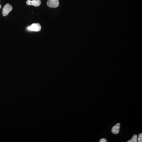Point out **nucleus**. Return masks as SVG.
<instances>
[{
	"instance_id": "nucleus-1",
	"label": "nucleus",
	"mask_w": 142,
	"mask_h": 142,
	"mask_svg": "<svg viewBox=\"0 0 142 142\" xmlns=\"http://www.w3.org/2000/svg\"><path fill=\"white\" fill-rule=\"evenodd\" d=\"M27 30L29 31L39 32L41 30V26L38 23H33L27 27Z\"/></svg>"
},
{
	"instance_id": "nucleus-2",
	"label": "nucleus",
	"mask_w": 142,
	"mask_h": 142,
	"mask_svg": "<svg viewBox=\"0 0 142 142\" xmlns=\"http://www.w3.org/2000/svg\"><path fill=\"white\" fill-rule=\"evenodd\" d=\"M59 4L58 0H48L47 2V6L50 8L58 7Z\"/></svg>"
},
{
	"instance_id": "nucleus-3",
	"label": "nucleus",
	"mask_w": 142,
	"mask_h": 142,
	"mask_svg": "<svg viewBox=\"0 0 142 142\" xmlns=\"http://www.w3.org/2000/svg\"><path fill=\"white\" fill-rule=\"evenodd\" d=\"M12 10V7L10 4H7L4 6L3 10V15L4 16H6Z\"/></svg>"
},
{
	"instance_id": "nucleus-4",
	"label": "nucleus",
	"mask_w": 142,
	"mask_h": 142,
	"mask_svg": "<svg viewBox=\"0 0 142 142\" xmlns=\"http://www.w3.org/2000/svg\"><path fill=\"white\" fill-rule=\"evenodd\" d=\"M27 4L29 6H33L35 7H38L41 4V0H27Z\"/></svg>"
},
{
	"instance_id": "nucleus-5",
	"label": "nucleus",
	"mask_w": 142,
	"mask_h": 142,
	"mask_svg": "<svg viewBox=\"0 0 142 142\" xmlns=\"http://www.w3.org/2000/svg\"><path fill=\"white\" fill-rule=\"evenodd\" d=\"M121 127L120 123H117L112 128L111 132L114 134H117L119 133L120 128Z\"/></svg>"
},
{
	"instance_id": "nucleus-6",
	"label": "nucleus",
	"mask_w": 142,
	"mask_h": 142,
	"mask_svg": "<svg viewBox=\"0 0 142 142\" xmlns=\"http://www.w3.org/2000/svg\"><path fill=\"white\" fill-rule=\"evenodd\" d=\"M137 142V135H134L131 139L128 141V142Z\"/></svg>"
},
{
	"instance_id": "nucleus-7",
	"label": "nucleus",
	"mask_w": 142,
	"mask_h": 142,
	"mask_svg": "<svg viewBox=\"0 0 142 142\" xmlns=\"http://www.w3.org/2000/svg\"><path fill=\"white\" fill-rule=\"evenodd\" d=\"M137 141L138 142H142V134H140L138 135V137H137Z\"/></svg>"
},
{
	"instance_id": "nucleus-8",
	"label": "nucleus",
	"mask_w": 142,
	"mask_h": 142,
	"mask_svg": "<svg viewBox=\"0 0 142 142\" xmlns=\"http://www.w3.org/2000/svg\"><path fill=\"white\" fill-rule=\"evenodd\" d=\"M107 141V140L105 138H101L100 141V142H106Z\"/></svg>"
},
{
	"instance_id": "nucleus-9",
	"label": "nucleus",
	"mask_w": 142,
	"mask_h": 142,
	"mask_svg": "<svg viewBox=\"0 0 142 142\" xmlns=\"http://www.w3.org/2000/svg\"><path fill=\"white\" fill-rule=\"evenodd\" d=\"M1 8V5H0V8Z\"/></svg>"
}]
</instances>
